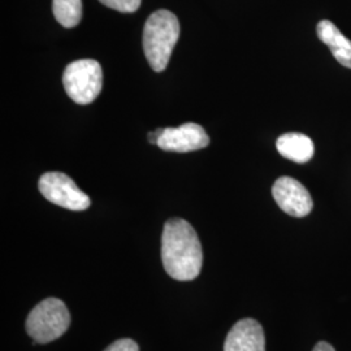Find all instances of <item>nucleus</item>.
<instances>
[{
	"mask_svg": "<svg viewBox=\"0 0 351 351\" xmlns=\"http://www.w3.org/2000/svg\"><path fill=\"white\" fill-rule=\"evenodd\" d=\"M313 351H336L332 345H329L326 341H320L316 343Z\"/></svg>",
	"mask_w": 351,
	"mask_h": 351,
	"instance_id": "15",
	"label": "nucleus"
},
{
	"mask_svg": "<svg viewBox=\"0 0 351 351\" xmlns=\"http://www.w3.org/2000/svg\"><path fill=\"white\" fill-rule=\"evenodd\" d=\"M178 37L180 23L175 13L160 10L147 19L143 29V51L155 72L167 68Z\"/></svg>",
	"mask_w": 351,
	"mask_h": 351,
	"instance_id": "2",
	"label": "nucleus"
},
{
	"mask_svg": "<svg viewBox=\"0 0 351 351\" xmlns=\"http://www.w3.org/2000/svg\"><path fill=\"white\" fill-rule=\"evenodd\" d=\"M162 261L165 272L177 281L199 276L203 250L195 229L184 219H171L164 226Z\"/></svg>",
	"mask_w": 351,
	"mask_h": 351,
	"instance_id": "1",
	"label": "nucleus"
},
{
	"mask_svg": "<svg viewBox=\"0 0 351 351\" xmlns=\"http://www.w3.org/2000/svg\"><path fill=\"white\" fill-rule=\"evenodd\" d=\"M224 351H265L263 326L254 319H242L229 330Z\"/></svg>",
	"mask_w": 351,
	"mask_h": 351,
	"instance_id": "8",
	"label": "nucleus"
},
{
	"mask_svg": "<svg viewBox=\"0 0 351 351\" xmlns=\"http://www.w3.org/2000/svg\"><path fill=\"white\" fill-rule=\"evenodd\" d=\"M38 188L47 201L71 211H85L91 204L88 194L62 172L45 173L39 178Z\"/></svg>",
	"mask_w": 351,
	"mask_h": 351,
	"instance_id": "5",
	"label": "nucleus"
},
{
	"mask_svg": "<svg viewBox=\"0 0 351 351\" xmlns=\"http://www.w3.org/2000/svg\"><path fill=\"white\" fill-rule=\"evenodd\" d=\"M63 84L72 101L78 104L93 103L101 94L103 86L101 64L93 59L69 64L64 71Z\"/></svg>",
	"mask_w": 351,
	"mask_h": 351,
	"instance_id": "4",
	"label": "nucleus"
},
{
	"mask_svg": "<svg viewBox=\"0 0 351 351\" xmlns=\"http://www.w3.org/2000/svg\"><path fill=\"white\" fill-rule=\"evenodd\" d=\"M317 37L326 43L341 65L351 69V40L345 37L333 23L323 20L316 27Z\"/></svg>",
	"mask_w": 351,
	"mask_h": 351,
	"instance_id": "9",
	"label": "nucleus"
},
{
	"mask_svg": "<svg viewBox=\"0 0 351 351\" xmlns=\"http://www.w3.org/2000/svg\"><path fill=\"white\" fill-rule=\"evenodd\" d=\"M164 128H159V129H156V130H154V132H150L149 133V142L152 143V145H158V141L159 138L162 137V134H163Z\"/></svg>",
	"mask_w": 351,
	"mask_h": 351,
	"instance_id": "14",
	"label": "nucleus"
},
{
	"mask_svg": "<svg viewBox=\"0 0 351 351\" xmlns=\"http://www.w3.org/2000/svg\"><path fill=\"white\" fill-rule=\"evenodd\" d=\"M277 151L289 160L306 163L314 156V142L301 133H287L277 139Z\"/></svg>",
	"mask_w": 351,
	"mask_h": 351,
	"instance_id": "10",
	"label": "nucleus"
},
{
	"mask_svg": "<svg viewBox=\"0 0 351 351\" xmlns=\"http://www.w3.org/2000/svg\"><path fill=\"white\" fill-rule=\"evenodd\" d=\"M278 207L294 217H304L313 211V198L300 181L291 177H280L272 188Z\"/></svg>",
	"mask_w": 351,
	"mask_h": 351,
	"instance_id": "6",
	"label": "nucleus"
},
{
	"mask_svg": "<svg viewBox=\"0 0 351 351\" xmlns=\"http://www.w3.org/2000/svg\"><path fill=\"white\" fill-rule=\"evenodd\" d=\"M71 326V314L62 300L46 298L30 311L26 332L37 343H49L62 337Z\"/></svg>",
	"mask_w": 351,
	"mask_h": 351,
	"instance_id": "3",
	"label": "nucleus"
},
{
	"mask_svg": "<svg viewBox=\"0 0 351 351\" xmlns=\"http://www.w3.org/2000/svg\"><path fill=\"white\" fill-rule=\"evenodd\" d=\"M208 145L210 137L206 130L198 124L186 123L178 128H164L156 146L164 151L190 152L204 149Z\"/></svg>",
	"mask_w": 351,
	"mask_h": 351,
	"instance_id": "7",
	"label": "nucleus"
},
{
	"mask_svg": "<svg viewBox=\"0 0 351 351\" xmlns=\"http://www.w3.org/2000/svg\"><path fill=\"white\" fill-rule=\"evenodd\" d=\"M104 351H139L138 343L130 339L114 341Z\"/></svg>",
	"mask_w": 351,
	"mask_h": 351,
	"instance_id": "13",
	"label": "nucleus"
},
{
	"mask_svg": "<svg viewBox=\"0 0 351 351\" xmlns=\"http://www.w3.org/2000/svg\"><path fill=\"white\" fill-rule=\"evenodd\" d=\"M103 5L123 13L136 12L142 0H99Z\"/></svg>",
	"mask_w": 351,
	"mask_h": 351,
	"instance_id": "12",
	"label": "nucleus"
},
{
	"mask_svg": "<svg viewBox=\"0 0 351 351\" xmlns=\"http://www.w3.org/2000/svg\"><path fill=\"white\" fill-rule=\"evenodd\" d=\"M52 11L60 25L72 29L81 23L82 0H52Z\"/></svg>",
	"mask_w": 351,
	"mask_h": 351,
	"instance_id": "11",
	"label": "nucleus"
}]
</instances>
